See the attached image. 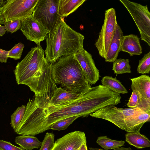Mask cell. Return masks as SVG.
<instances>
[{"instance_id": "1", "label": "cell", "mask_w": 150, "mask_h": 150, "mask_svg": "<svg viewBox=\"0 0 150 150\" xmlns=\"http://www.w3.org/2000/svg\"><path fill=\"white\" fill-rule=\"evenodd\" d=\"M96 106V100L89 91L73 101L58 106L34 96L29 99L19 129L23 135L34 136L50 129L54 123L65 118L87 117L95 112Z\"/></svg>"}, {"instance_id": "2", "label": "cell", "mask_w": 150, "mask_h": 150, "mask_svg": "<svg viewBox=\"0 0 150 150\" xmlns=\"http://www.w3.org/2000/svg\"><path fill=\"white\" fill-rule=\"evenodd\" d=\"M40 45L32 47L13 71L18 85L28 86L35 96L51 95L57 87L51 76V64L46 61Z\"/></svg>"}, {"instance_id": "3", "label": "cell", "mask_w": 150, "mask_h": 150, "mask_svg": "<svg viewBox=\"0 0 150 150\" xmlns=\"http://www.w3.org/2000/svg\"><path fill=\"white\" fill-rule=\"evenodd\" d=\"M84 36L72 29L60 18L54 28L46 35L45 58L50 64L64 56L74 55L84 48Z\"/></svg>"}, {"instance_id": "4", "label": "cell", "mask_w": 150, "mask_h": 150, "mask_svg": "<svg viewBox=\"0 0 150 150\" xmlns=\"http://www.w3.org/2000/svg\"><path fill=\"white\" fill-rule=\"evenodd\" d=\"M52 77L64 89L83 95L91 87L74 55L61 57L51 64Z\"/></svg>"}, {"instance_id": "5", "label": "cell", "mask_w": 150, "mask_h": 150, "mask_svg": "<svg viewBox=\"0 0 150 150\" xmlns=\"http://www.w3.org/2000/svg\"><path fill=\"white\" fill-rule=\"evenodd\" d=\"M142 111L139 108H120L111 105L103 107L90 115L109 121L128 133L130 132L131 117Z\"/></svg>"}, {"instance_id": "6", "label": "cell", "mask_w": 150, "mask_h": 150, "mask_svg": "<svg viewBox=\"0 0 150 150\" xmlns=\"http://www.w3.org/2000/svg\"><path fill=\"white\" fill-rule=\"evenodd\" d=\"M133 18L139 32L141 39L150 46V13L147 5L128 0H119Z\"/></svg>"}, {"instance_id": "7", "label": "cell", "mask_w": 150, "mask_h": 150, "mask_svg": "<svg viewBox=\"0 0 150 150\" xmlns=\"http://www.w3.org/2000/svg\"><path fill=\"white\" fill-rule=\"evenodd\" d=\"M59 0H38L32 14L33 17L50 32L60 18L58 14Z\"/></svg>"}, {"instance_id": "8", "label": "cell", "mask_w": 150, "mask_h": 150, "mask_svg": "<svg viewBox=\"0 0 150 150\" xmlns=\"http://www.w3.org/2000/svg\"><path fill=\"white\" fill-rule=\"evenodd\" d=\"M38 0H7L4 4L2 14L5 22L22 21L32 15Z\"/></svg>"}, {"instance_id": "9", "label": "cell", "mask_w": 150, "mask_h": 150, "mask_svg": "<svg viewBox=\"0 0 150 150\" xmlns=\"http://www.w3.org/2000/svg\"><path fill=\"white\" fill-rule=\"evenodd\" d=\"M117 23L116 12L113 8L105 11L104 22L95 45L100 55L105 59Z\"/></svg>"}, {"instance_id": "10", "label": "cell", "mask_w": 150, "mask_h": 150, "mask_svg": "<svg viewBox=\"0 0 150 150\" xmlns=\"http://www.w3.org/2000/svg\"><path fill=\"white\" fill-rule=\"evenodd\" d=\"M20 30L27 40L35 42L37 45L45 39L50 31L36 20L32 15L21 21Z\"/></svg>"}, {"instance_id": "11", "label": "cell", "mask_w": 150, "mask_h": 150, "mask_svg": "<svg viewBox=\"0 0 150 150\" xmlns=\"http://www.w3.org/2000/svg\"><path fill=\"white\" fill-rule=\"evenodd\" d=\"M74 55L81 66L89 83L95 84L99 80L100 76L92 55L84 48L78 51Z\"/></svg>"}, {"instance_id": "12", "label": "cell", "mask_w": 150, "mask_h": 150, "mask_svg": "<svg viewBox=\"0 0 150 150\" xmlns=\"http://www.w3.org/2000/svg\"><path fill=\"white\" fill-rule=\"evenodd\" d=\"M85 143L86 140L85 133L75 131L57 139L51 150H76Z\"/></svg>"}, {"instance_id": "13", "label": "cell", "mask_w": 150, "mask_h": 150, "mask_svg": "<svg viewBox=\"0 0 150 150\" xmlns=\"http://www.w3.org/2000/svg\"><path fill=\"white\" fill-rule=\"evenodd\" d=\"M78 94L67 91L61 87H57L52 96L40 97L48 104L54 106H60L77 99L80 96Z\"/></svg>"}, {"instance_id": "14", "label": "cell", "mask_w": 150, "mask_h": 150, "mask_svg": "<svg viewBox=\"0 0 150 150\" xmlns=\"http://www.w3.org/2000/svg\"><path fill=\"white\" fill-rule=\"evenodd\" d=\"M123 35L122 31L117 23L105 59L106 62H113L117 59L120 52L121 41Z\"/></svg>"}, {"instance_id": "15", "label": "cell", "mask_w": 150, "mask_h": 150, "mask_svg": "<svg viewBox=\"0 0 150 150\" xmlns=\"http://www.w3.org/2000/svg\"><path fill=\"white\" fill-rule=\"evenodd\" d=\"M128 53L130 56L139 55L142 53L140 39L137 35L131 34L123 35L120 51Z\"/></svg>"}, {"instance_id": "16", "label": "cell", "mask_w": 150, "mask_h": 150, "mask_svg": "<svg viewBox=\"0 0 150 150\" xmlns=\"http://www.w3.org/2000/svg\"><path fill=\"white\" fill-rule=\"evenodd\" d=\"M132 81L131 89L136 91L141 97L150 101V77L142 74L133 78L130 79Z\"/></svg>"}, {"instance_id": "17", "label": "cell", "mask_w": 150, "mask_h": 150, "mask_svg": "<svg viewBox=\"0 0 150 150\" xmlns=\"http://www.w3.org/2000/svg\"><path fill=\"white\" fill-rule=\"evenodd\" d=\"M86 0H59L58 7V14L64 18L76 11Z\"/></svg>"}, {"instance_id": "18", "label": "cell", "mask_w": 150, "mask_h": 150, "mask_svg": "<svg viewBox=\"0 0 150 150\" xmlns=\"http://www.w3.org/2000/svg\"><path fill=\"white\" fill-rule=\"evenodd\" d=\"M125 141L137 149H142L150 146V141L144 135L139 132H130L125 135Z\"/></svg>"}, {"instance_id": "19", "label": "cell", "mask_w": 150, "mask_h": 150, "mask_svg": "<svg viewBox=\"0 0 150 150\" xmlns=\"http://www.w3.org/2000/svg\"><path fill=\"white\" fill-rule=\"evenodd\" d=\"M15 142L25 150H32L38 149L41 145V142L37 138L34 136L20 135L15 137Z\"/></svg>"}, {"instance_id": "20", "label": "cell", "mask_w": 150, "mask_h": 150, "mask_svg": "<svg viewBox=\"0 0 150 150\" xmlns=\"http://www.w3.org/2000/svg\"><path fill=\"white\" fill-rule=\"evenodd\" d=\"M127 106L129 108H139L144 112H150V101L143 98L135 91H132Z\"/></svg>"}, {"instance_id": "21", "label": "cell", "mask_w": 150, "mask_h": 150, "mask_svg": "<svg viewBox=\"0 0 150 150\" xmlns=\"http://www.w3.org/2000/svg\"><path fill=\"white\" fill-rule=\"evenodd\" d=\"M101 82L102 86L115 93L120 94L128 93L127 89L120 81L115 78L105 76L102 78Z\"/></svg>"}, {"instance_id": "22", "label": "cell", "mask_w": 150, "mask_h": 150, "mask_svg": "<svg viewBox=\"0 0 150 150\" xmlns=\"http://www.w3.org/2000/svg\"><path fill=\"white\" fill-rule=\"evenodd\" d=\"M96 142L104 150L116 149L124 146L125 143L124 141L111 139L106 136L98 137Z\"/></svg>"}, {"instance_id": "23", "label": "cell", "mask_w": 150, "mask_h": 150, "mask_svg": "<svg viewBox=\"0 0 150 150\" xmlns=\"http://www.w3.org/2000/svg\"><path fill=\"white\" fill-rule=\"evenodd\" d=\"M128 59H117L113 62L112 70L117 75L132 72Z\"/></svg>"}, {"instance_id": "24", "label": "cell", "mask_w": 150, "mask_h": 150, "mask_svg": "<svg viewBox=\"0 0 150 150\" xmlns=\"http://www.w3.org/2000/svg\"><path fill=\"white\" fill-rule=\"evenodd\" d=\"M26 105H23L18 107L16 110L11 115V127L14 131L17 128L19 123L22 120L25 114Z\"/></svg>"}, {"instance_id": "25", "label": "cell", "mask_w": 150, "mask_h": 150, "mask_svg": "<svg viewBox=\"0 0 150 150\" xmlns=\"http://www.w3.org/2000/svg\"><path fill=\"white\" fill-rule=\"evenodd\" d=\"M137 71L142 74H149L150 71V51L145 54L139 60Z\"/></svg>"}, {"instance_id": "26", "label": "cell", "mask_w": 150, "mask_h": 150, "mask_svg": "<svg viewBox=\"0 0 150 150\" xmlns=\"http://www.w3.org/2000/svg\"><path fill=\"white\" fill-rule=\"evenodd\" d=\"M79 117V116H74L61 120L54 123L51 127L50 129L58 131L65 129Z\"/></svg>"}, {"instance_id": "27", "label": "cell", "mask_w": 150, "mask_h": 150, "mask_svg": "<svg viewBox=\"0 0 150 150\" xmlns=\"http://www.w3.org/2000/svg\"><path fill=\"white\" fill-rule=\"evenodd\" d=\"M24 47V45L21 42L15 44L10 50L8 51V57L15 60L20 59Z\"/></svg>"}, {"instance_id": "28", "label": "cell", "mask_w": 150, "mask_h": 150, "mask_svg": "<svg viewBox=\"0 0 150 150\" xmlns=\"http://www.w3.org/2000/svg\"><path fill=\"white\" fill-rule=\"evenodd\" d=\"M54 135L53 133L47 132L39 150H51L54 144Z\"/></svg>"}, {"instance_id": "29", "label": "cell", "mask_w": 150, "mask_h": 150, "mask_svg": "<svg viewBox=\"0 0 150 150\" xmlns=\"http://www.w3.org/2000/svg\"><path fill=\"white\" fill-rule=\"evenodd\" d=\"M6 31L12 34L20 29L21 21L18 20L5 22L4 24Z\"/></svg>"}, {"instance_id": "30", "label": "cell", "mask_w": 150, "mask_h": 150, "mask_svg": "<svg viewBox=\"0 0 150 150\" xmlns=\"http://www.w3.org/2000/svg\"><path fill=\"white\" fill-rule=\"evenodd\" d=\"M0 150H25L16 146L10 142L0 139Z\"/></svg>"}, {"instance_id": "31", "label": "cell", "mask_w": 150, "mask_h": 150, "mask_svg": "<svg viewBox=\"0 0 150 150\" xmlns=\"http://www.w3.org/2000/svg\"><path fill=\"white\" fill-rule=\"evenodd\" d=\"M8 51L5 50L0 48V62L6 63L8 59Z\"/></svg>"}, {"instance_id": "32", "label": "cell", "mask_w": 150, "mask_h": 150, "mask_svg": "<svg viewBox=\"0 0 150 150\" xmlns=\"http://www.w3.org/2000/svg\"><path fill=\"white\" fill-rule=\"evenodd\" d=\"M6 32L5 26L0 25V36H3L5 34Z\"/></svg>"}, {"instance_id": "33", "label": "cell", "mask_w": 150, "mask_h": 150, "mask_svg": "<svg viewBox=\"0 0 150 150\" xmlns=\"http://www.w3.org/2000/svg\"><path fill=\"white\" fill-rule=\"evenodd\" d=\"M76 150H88L86 143L83 144L79 148Z\"/></svg>"}, {"instance_id": "34", "label": "cell", "mask_w": 150, "mask_h": 150, "mask_svg": "<svg viewBox=\"0 0 150 150\" xmlns=\"http://www.w3.org/2000/svg\"><path fill=\"white\" fill-rule=\"evenodd\" d=\"M113 150H132L130 147L125 148L121 146L114 149Z\"/></svg>"}, {"instance_id": "35", "label": "cell", "mask_w": 150, "mask_h": 150, "mask_svg": "<svg viewBox=\"0 0 150 150\" xmlns=\"http://www.w3.org/2000/svg\"><path fill=\"white\" fill-rule=\"evenodd\" d=\"M6 0H0V11H2V7Z\"/></svg>"}, {"instance_id": "36", "label": "cell", "mask_w": 150, "mask_h": 150, "mask_svg": "<svg viewBox=\"0 0 150 150\" xmlns=\"http://www.w3.org/2000/svg\"><path fill=\"white\" fill-rule=\"evenodd\" d=\"M89 148L90 150H104L101 149L93 148L92 147H89Z\"/></svg>"}]
</instances>
